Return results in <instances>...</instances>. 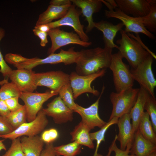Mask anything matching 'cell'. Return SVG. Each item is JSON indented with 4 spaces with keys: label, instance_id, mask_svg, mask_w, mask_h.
<instances>
[{
    "label": "cell",
    "instance_id": "1",
    "mask_svg": "<svg viewBox=\"0 0 156 156\" xmlns=\"http://www.w3.org/2000/svg\"><path fill=\"white\" fill-rule=\"evenodd\" d=\"M112 51V49L99 47L82 50L75 63V72L79 75H86L109 68Z\"/></svg>",
    "mask_w": 156,
    "mask_h": 156
},
{
    "label": "cell",
    "instance_id": "2",
    "mask_svg": "<svg viewBox=\"0 0 156 156\" xmlns=\"http://www.w3.org/2000/svg\"><path fill=\"white\" fill-rule=\"evenodd\" d=\"M120 32L121 38L116 41L119 45L118 49L131 68H134L151 55L138 40L129 36L123 30Z\"/></svg>",
    "mask_w": 156,
    "mask_h": 156
},
{
    "label": "cell",
    "instance_id": "3",
    "mask_svg": "<svg viewBox=\"0 0 156 156\" xmlns=\"http://www.w3.org/2000/svg\"><path fill=\"white\" fill-rule=\"evenodd\" d=\"M80 55V51L75 50L72 47L67 50L61 49L59 53H53L43 59L36 57L31 58H27L23 62L14 66L17 69L32 70L36 66L44 64H56L63 63L65 65L76 63Z\"/></svg>",
    "mask_w": 156,
    "mask_h": 156
},
{
    "label": "cell",
    "instance_id": "4",
    "mask_svg": "<svg viewBox=\"0 0 156 156\" xmlns=\"http://www.w3.org/2000/svg\"><path fill=\"white\" fill-rule=\"evenodd\" d=\"M120 52L112 54L109 68L113 74V81L116 92L132 88L134 80L129 65L124 63Z\"/></svg>",
    "mask_w": 156,
    "mask_h": 156
},
{
    "label": "cell",
    "instance_id": "5",
    "mask_svg": "<svg viewBox=\"0 0 156 156\" xmlns=\"http://www.w3.org/2000/svg\"><path fill=\"white\" fill-rule=\"evenodd\" d=\"M139 90V88H131L119 92H112L110 99L112 109L109 120L129 113L136 101Z\"/></svg>",
    "mask_w": 156,
    "mask_h": 156
},
{
    "label": "cell",
    "instance_id": "6",
    "mask_svg": "<svg viewBox=\"0 0 156 156\" xmlns=\"http://www.w3.org/2000/svg\"><path fill=\"white\" fill-rule=\"evenodd\" d=\"M153 57L150 55L135 68H131V72L134 80L145 89L152 96L155 98L154 89L156 80L152 68Z\"/></svg>",
    "mask_w": 156,
    "mask_h": 156
},
{
    "label": "cell",
    "instance_id": "7",
    "mask_svg": "<svg viewBox=\"0 0 156 156\" xmlns=\"http://www.w3.org/2000/svg\"><path fill=\"white\" fill-rule=\"evenodd\" d=\"M106 70L102 69L96 73L86 75H79L75 71L71 72L69 75V81L74 100L85 93H90L98 96L99 92L92 88L91 84L96 79L104 76Z\"/></svg>",
    "mask_w": 156,
    "mask_h": 156
},
{
    "label": "cell",
    "instance_id": "8",
    "mask_svg": "<svg viewBox=\"0 0 156 156\" xmlns=\"http://www.w3.org/2000/svg\"><path fill=\"white\" fill-rule=\"evenodd\" d=\"M103 3L107 7L109 10H105V15L107 18H115L122 21L125 27L124 31L126 33L133 32L135 34L141 33L144 34L149 38L154 40L155 37L149 32L140 22L135 17L127 15L117 8H114L107 2L104 1Z\"/></svg>",
    "mask_w": 156,
    "mask_h": 156
},
{
    "label": "cell",
    "instance_id": "9",
    "mask_svg": "<svg viewBox=\"0 0 156 156\" xmlns=\"http://www.w3.org/2000/svg\"><path fill=\"white\" fill-rule=\"evenodd\" d=\"M49 123L47 116L42 109L33 120L24 123L9 134L0 138L11 140L23 136H33L42 132Z\"/></svg>",
    "mask_w": 156,
    "mask_h": 156
},
{
    "label": "cell",
    "instance_id": "10",
    "mask_svg": "<svg viewBox=\"0 0 156 156\" xmlns=\"http://www.w3.org/2000/svg\"><path fill=\"white\" fill-rule=\"evenodd\" d=\"M58 94L52 90L44 93L21 92L19 98L24 103L27 122H31L35 118L45 102Z\"/></svg>",
    "mask_w": 156,
    "mask_h": 156
},
{
    "label": "cell",
    "instance_id": "11",
    "mask_svg": "<svg viewBox=\"0 0 156 156\" xmlns=\"http://www.w3.org/2000/svg\"><path fill=\"white\" fill-rule=\"evenodd\" d=\"M47 34L51 42V46L48 51L49 55L54 53L61 47L69 44H76L84 47H88L92 44L91 42L82 41L76 33L66 31L59 27L51 29Z\"/></svg>",
    "mask_w": 156,
    "mask_h": 156
},
{
    "label": "cell",
    "instance_id": "12",
    "mask_svg": "<svg viewBox=\"0 0 156 156\" xmlns=\"http://www.w3.org/2000/svg\"><path fill=\"white\" fill-rule=\"evenodd\" d=\"M69 75L60 70L35 73V83L38 86H44L58 94L61 88L70 82Z\"/></svg>",
    "mask_w": 156,
    "mask_h": 156
},
{
    "label": "cell",
    "instance_id": "13",
    "mask_svg": "<svg viewBox=\"0 0 156 156\" xmlns=\"http://www.w3.org/2000/svg\"><path fill=\"white\" fill-rule=\"evenodd\" d=\"M81 11L72 4L66 14L62 18L56 21L47 24L50 29L66 26L73 28L76 33L83 41L88 42L89 38L84 32V26L82 25L79 19L81 14Z\"/></svg>",
    "mask_w": 156,
    "mask_h": 156
},
{
    "label": "cell",
    "instance_id": "14",
    "mask_svg": "<svg viewBox=\"0 0 156 156\" xmlns=\"http://www.w3.org/2000/svg\"><path fill=\"white\" fill-rule=\"evenodd\" d=\"M105 87L103 86L101 93L96 101L88 107L84 108L77 104L74 112H76L81 116V121L91 130L95 127L101 128L106 123L101 119L98 113L99 101L104 92Z\"/></svg>",
    "mask_w": 156,
    "mask_h": 156
},
{
    "label": "cell",
    "instance_id": "15",
    "mask_svg": "<svg viewBox=\"0 0 156 156\" xmlns=\"http://www.w3.org/2000/svg\"><path fill=\"white\" fill-rule=\"evenodd\" d=\"M42 109L47 116L52 118L56 124L66 123L73 119V111L66 105L59 96L48 103L47 107Z\"/></svg>",
    "mask_w": 156,
    "mask_h": 156
},
{
    "label": "cell",
    "instance_id": "16",
    "mask_svg": "<svg viewBox=\"0 0 156 156\" xmlns=\"http://www.w3.org/2000/svg\"><path fill=\"white\" fill-rule=\"evenodd\" d=\"M35 72L32 70L17 69L12 70L8 77L21 92H32L37 86L34 79Z\"/></svg>",
    "mask_w": 156,
    "mask_h": 156
},
{
    "label": "cell",
    "instance_id": "17",
    "mask_svg": "<svg viewBox=\"0 0 156 156\" xmlns=\"http://www.w3.org/2000/svg\"><path fill=\"white\" fill-rule=\"evenodd\" d=\"M153 0H116L119 8L126 14L134 17L145 16L149 13Z\"/></svg>",
    "mask_w": 156,
    "mask_h": 156
},
{
    "label": "cell",
    "instance_id": "18",
    "mask_svg": "<svg viewBox=\"0 0 156 156\" xmlns=\"http://www.w3.org/2000/svg\"><path fill=\"white\" fill-rule=\"evenodd\" d=\"M70 0L73 4L81 9V13L88 23L86 32H90L94 28L93 14L99 12L102 8L101 0Z\"/></svg>",
    "mask_w": 156,
    "mask_h": 156
},
{
    "label": "cell",
    "instance_id": "19",
    "mask_svg": "<svg viewBox=\"0 0 156 156\" xmlns=\"http://www.w3.org/2000/svg\"><path fill=\"white\" fill-rule=\"evenodd\" d=\"M131 120L129 113L126 114L118 118L117 124L119 129L117 140L120 142V149L122 150L127 146H131L133 141L135 132Z\"/></svg>",
    "mask_w": 156,
    "mask_h": 156
},
{
    "label": "cell",
    "instance_id": "20",
    "mask_svg": "<svg viewBox=\"0 0 156 156\" xmlns=\"http://www.w3.org/2000/svg\"><path fill=\"white\" fill-rule=\"evenodd\" d=\"M124 26L122 22L115 25L111 22L103 20L94 23V27L103 33L104 47L112 49L116 48L118 49L119 46L114 43V39L117 32L122 29Z\"/></svg>",
    "mask_w": 156,
    "mask_h": 156
},
{
    "label": "cell",
    "instance_id": "21",
    "mask_svg": "<svg viewBox=\"0 0 156 156\" xmlns=\"http://www.w3.org/2000/svg\"><path fill=\"white\" fill-rule=\"evenodd\" d=\"M156 151V144L145 139L139 129L135 132L130 154L135 156H149Z\"/></svg>",
    "mask_w": 156,
    "mask_h": 156
},
{
    "label": "cell",
    "instance_id": "22",
    "mask_svg": "<svg viewBox=\"0 0 156 156\" xmlns=\"http://www.w3.org/2000/svg\"><path fill=\"white\" fill-rule=\"evenodd\" d=\"M149 94L145 89L140 86L136 101L129 113L135 132L138 129L140 121L144 112L145 103Z\"/></svg>",
    "mask_w": 156,
    "mask_h": 156
},
{
    "label": "cell",
    "instance_id": "23",
    "mask_svg": "<svg viewBox=\"0 0 156 156\" xmlns=\"http://www.w3.org/2000/svg\"><path fill=\"white\" fill-rule=\"evenodd\" d=\"M24 156H40L44 142L40 136H23L20 138Z\"/></svg>",
    "mask_w": 156,
    "mask_h": 156
},
{
    "label": "cell",
    "instance_id": "24",
    "mask_svg": "<svg viewBox=\"0 0 156 156\" xmlns=\"http://www.w3.org/2000/svg\"><path fill=\"white\" fill-rule=\"evenodd\" d=\"M72 4L61 6L50 5L45 11L39 15L36 25L47 24L54 20L62 18L66 14Z\"/></svg>",
    "mask_w": 156,
    "mask_h": 156
},
{
    "label": "cell",
    "instance_id": "25",
    "mask_svg": "<svg viewBox=\"0 0 156 156\" xmlns=\"http://www.w3.org/2000/svg\"><path fill=\"white\" fill-rule=\"evenodd\" d=\"M91 130L81 121L70 133L72 142H75L79 144L91 149L94 146L91 138L90 132Z\"/></svg>",
    "mask_w": 156,
    "mask_h": 156
},
{
    "label": "cell",
    "instance_id": "26",
    "mask_svg": "<svg viewBox=\"0 0 156 156\" xmlns=\"http://www.w3.org/2000/svg\"><path fill=\"white\" fill-rule=\"evenodd\" d=\"M138 129L146 139L156 144V134L153 127L150 117L146 112H144L140 121Z\"/></svg>",
    "mask_w": 156,
    "mask_h": 156
},
{
    "label": "cell",
    "instance_id": "27",
    "mask_svg": "<svg viewBox=\"0 0 156 156\" xmlns=\"http://www.w3.org/2000/svg\"><path fill=\"white\" fill-rule=\"evenodd\" d=\"M150 32L156 31V1L151 3L150 12L146 15L141 17H135Z\"/></svg>",
    "mask_w": 156,
    "mask_h": 156
},
{
    "label": "cell",
    "instance_id": "28",
    "mask_svg": "<svg viewBox=\"0 0 156 156\" xmlns=\"http://www.w3.org/2000/svg\"><path fill=\"white\" fill-rule=\"evenodd\" d=\"M81 146L75 142L54 147L56 156H76L81 152Z\"/></svg>",
    "mask_w": 156,
    "mask_h": 156
},
{
    "label": "cell",
    "instance_id": "29",
    "mask_svg": "<svg viewBox=\"0 0 156 156\" xmlns=\"http://www.w3.org/2000/svg\"><path fill=\"white\" fill-rule=\"evenodd\" d=\"M118 118L114 117L106 122V123L99 131L93 133H90V135L92 141H96V149L93 156H99L100 154L98 153V150L99 145L102 141H105V133L108 129L110 127L115 124H117Z\"/></svg>",
    "mask_w": 156,
    "mask_h": 156
},
{
    "label": "cell",
    "instance_id": "30",
    "mask_svg": "<svg viewBox=\"0 0 156 156\" xmlns=\"http://www.w3.org/2000/svg\"><path fill=\"white\" fill-rule=\"evenodd\" d=\"M58 94L66 105L73 111L76 107L77 104L74 102L73 90L70 82L61 88Z\"/></svg>",
    "mask_w": 156,
    "mask_h": 156
},
{
    "label": "cell",
    "instance_id": "31",
    "mask_svg": "<svg viewBox=\"0 0 156 156\" xmlns=\"http://www.w3.org/2000/svg\"><path fill=\"white\" fill-rule=\"evenodd\" d=\"M21 92L14 83L7 81L1 85L0 88V99L5 101L13 97L19 98Z\"/></svg>",
    "mask_w": 156,
    "mask_h": 156
},
{
    "label": "cell",
    "instance_id": "32",
    "mask_svg": "<svg viewBox=\"0 0 156 156\" xmlns=\"http://www.w3.org/2000/svg\"><path fill=\"white\" fill-rule=\"evenodd\" d=\"M6 118L14 130L27 122L25 105H23L21 108L16 111L11 112Z\"/></svg>",
    "mask_w": 156,
    "mask_h": 156
},
{
    "label": "cell",
    "instance_id": "33",
    "mask_svg": "<svg viewBox=\"0 0 156 156\" xmlns=\"http://www.w3.org/2000/svg\"><path fill=\"white\" fill-rule=\"evenodd\" d=\"M144 109L150 117L153 129L156 133V100L149 94L145 104Z\"/></svg>",
    "mask_w": 156,
    "mask_h": 156
},
{
    "label": "cell",
    "instance_id": "34",
    "mask_svg": "<svg viewBox=\"0 0 156 156\" xmlns=\"http://www.w3.org/2000/svg\"><path fill=\"white\" fill-rule=\"evenodd\" d=\"M10 147L2 156H24L20 138L12 140Z\"/></svg>",
    "mask_w": 156,
    "mask_h": 156
},
{
    "label": "cell",
    "instance_id": "35",
    "mask_svg": "<svg viewBox=\"0 0 156 156\" xmlns=\"http://www.w3.org/2000/svg\"><path fill=\"white\" fill-rule=\"evenodd\" d=\"M59 136L57 130L54 128H51L44 131L40 136L44 142L46 144L53 143Z\"/></svg>",
    "mask_w": 156,
    "mask_h": 156
},
{
    "label": "cell",
    "instance_id": "36",
    "mask_svg": "<svg viewBox=\"0 0 156 156\" xmlns=\"http://www.w3.org/2000/svg\"><path fill=\"white\" fill-rule=\"evenodd\" d=\"M5 35V31L1 28H0V42ZM0 72L4 77H8L12 70L11 68L6 64L3 58L0 50Z\"/></svg>",
    "mask_w": 156,
    "mask_h": 156
},
{
    "label": "cell",
    "instance_id": "37",
    "mask_svg": "<svg viewBox=\"0 0 156 156\" xmlns=\"http://www.w3.org/2000/svg\"><path fill=\"white\" fill-rule=\"evenodd\" d=\"M14 130L7 118L0 116V136L11 133Z\"/></svg>",
    "mask_w": 156,
    "mask_h": 156
},
{
    "label": "cell",
    "instance_id": "38",
    "mask_svg": "<svg viewBox=\"0 0 156 156\" xmlns=\"http://www.w3.org/2000/svg\"><path fill=\"white\" fill-rule=\"evenodd\" d=\"M117 138V135L116 134L110 146L112 152L114 151L115 153V156H135L133 155H129L131 145L127 146L125 150H122L118 148L116 143Z\"/></svg>",
    "mask_w": 156,
    "mask_h": 156
},
{
    "label": "cell",
    "instance_id": "39",
    "mask_svg": "<svg viewBox=\"0 0 156 156\" xmlns=\"http://www.w3.org/2000/svg\"><path fill=\"white\" fill-rule=\"evenodd\" d=\"M27 59L20 55L12 53H8L5 56V61L14 66L23 62Z\"/></svg>",
    "mask_w": 156,
    "mask_h": 156
},
{
    "label": "cell",
    "instance_id": "40",
    "mask_svg": "<svg viewBox=\"0 0 156 156\" xmlns=\"http://www.w3.org/2000/svg\"><path fill=\"white\" fill-rule=\"evenodd\" d=\"M18 97H13L7 99L5 102L11 112L16 111L21 108L23 105L20 104L18 102Z\"/></svg>",
    "mask_w": 156,
    "mask_h": 156
},
{
    "label": "cell",
    "instance_id": "41",
    "mask_svg": "<svg viewBox=\"0 0 156 156\" xmlns=\"http://www.w3.org/2000/svg\"><path fill=\"white\" fill-rule=\"evenodd\" d=\"M34 35L38 37L40 40V45L42 47L46 46L48 42L47 38V33L34 29L32 30Z\"/></svg>",
    "mask_w": 156,
    "mask_h": 156
},
{
    "label": "cell",
    "instance_id": "42",
    "mask_svg": "<svg viewBox=\"0 0 156 156\" xmlns=\"http://www.w3.org/2000/svg\"><path fill=\"white\" fill-rule=\"evenodd\" d=\"M53 143L46 144L40 156H56L54 150Z\"/></svg>",
    "mask_w": 156,
    "mask_h": 156
},
{
    "label": "cell",
    "instance_id": "43",
    "mask_svg": "<svg viewBox=\"0 0 156 156\" xmlns=\"http://www.w3.org/2000/svg\"><path fill=\"white\" fill-rule=\"evenodd\" d=\"M11 112L5 101L0 99V116L7 117Z\"/></svg>",
    "mask_w": 156,
    "mask_h": 156
},
{
    "label": "cell",
    "instance_id": "44",
    "mask_svg": "<svg viewBox=\"0 0 156 156\" xmlns=\"http://www.w3.org/2000/svg\"><path fill=\"white\" fill-rule=\"evenodd\" d=\"M127 35L129 36L136 39L138 40L142 45L144 48L146 49L147 51L149 53L153 56V58L155 59H156V56L151 51H150L148 48L145 46L143 43H142V42L141 41V39L139 36V34H136L135 36H134L133 34H131L129 33H127Z\"/></svg>",
    "mask_w": 156,
    "mask_h": 156
},
{
    "label": "cell",
    "instance_id": "45",
    "mask_svg": "<svg viewBox=\"0 0 156 156\" xmlns=\"http://www.w3.org/2000/svg\"><path fill=\"white\" fill-rule=\"evenodd\" d=\"M72 3L70 0H52L49 3L50 5L58 6H63Z\"/></svg>",
    "mask_w": 156,
    "mask_h": 156
},
{
    "label": "cell",
    "instance_id": "46",
    "mask_svg": "<svg viewBox=\"0 0 156 156\" xmlns=\"http://www.w3.org/2000/svg\"><path fill=\"white\" fill-rule=\"evenodd\" d=\"M34 29L41 31L47 33L51 29L47 24H44L36 25Z\"/></svg>",
    "mask_w": 156,
    "mask_h": 156
},
{
    "label": "cell",
    "instance_id": "47",
    "mask_svg": "<svg viewBox=\"0 0 156 156\" xmlns=\"http://www.w3.org/2000/svg\"><path fill=\"white\" fill-rule=\"evenodd\" d=\"M107 2L114 9L118 8L117 4L115 0H106Z\"/></svg>",
    "mask_w": 156,
    "mask_h": 156
},
{
    "label": "cell",
    "instance_id": "48",
    "mask_svg": "<svg viewBox=\"0 0 156 156\" xmlns=\"http://www.w3.org/2000/svg\"><path fill=\"white\" fill-rule=\"evenodd\" d=\"M4 140L0 139V152L2 150H6V147L3 143Z\"/></svg>",
    "mask_w": 156,
    "mask_h": 156
},
{
    "label": "cell",
    "instance_id": "49",
    "mask_svg": "<svg viewBox=\"0 0 156 156\" xmlns=\"http://www.w3.org/2000/svg\"><path fill=\"white\" fill-rule=\"evenodd\" d=\"M112 152V148L111 146H110L109 148L108 153L106 156H110Z\"/></svg>",
    "mask_w": 156,
    "mask_h": 156
},
{
    "label": "cell",
    "instance_id": "50",
    "mask_svg": "<svg viewBox=\"0 0 156 156\" xmlns=\"http://www.w3.org/2000/svg\"><path fill=\"white\" fill-rule=\"evenodd\" d=\"M149 156H156V151H155L154 152L151 154Z\"/></svg>",
    "mask_w": 156,
    "mask_h": 156
}]
</instances>
